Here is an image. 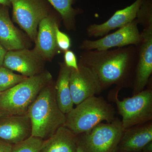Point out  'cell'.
I'll return each instance as SVG.
<instances>
[{"mask_svg":"<svg viewBox=\"0 0 152 152\" xmlns=\"http://www.w3.org/2000/svg\"><path fill=\"white\" fill-rule=\"evenodd\" d=\"M0 44L7 51L25 48L23 38L10 18L9 7L0 5Z\"/></svg>","mask_w":152,"mask_h":152,"instance_id":"obj_16","label":"cell"},{"mask_svg":"<svg viewBox=\"0 0 152 152\" xmlns=\"http://www.w3.org/2000/svg\"><path fill=\"white\" fill-rule=\"evenodd\" d=\"M58 75L55 83L56 99L59 107L64 114L68 113L74 108L70 89V77L72 69L64 62H60Z\"/></svg>","mask_w":152,"mask_h":152,"instance_id":"obj_18","label":"cell"},{"mask_svg":"<svg viewBox=\"0 0 152 152\" xmlns=\"http://www.w3.org/2000/svg\"><path fill=\"white\" fill-rule=\"evenodd\" d=\"M143 0H136L131 5L116 11L109 20L102 24H93L86 28L90 38L102 37L112 30L125 26L136 18L137 13Z\"/></svg>","mask_w":152,"mask_h":152,"instance_id":"obj_14","label":"cell"},{"mask_svg":"<svg viewBox=\"0 0 152 152\" xmlns=\"http://www.w3.org/2000/svg\"><path fill=\"white\" fill-rule=\"evenodd\" d=\"M136 19L144 29L152 27V0L143 1Z\"/></svg>","mask_w":152,"mask_h":152,"instance_id":"obj_21","label":"cell"},{"mask_svg":"<svg viewBox=\"0 0 152 152\" xmlns=\"http://www.w3.org/2000/svg\"><path fill=\"white\" fill-rule=\"evenodd\" d=\"M32 136V126L28 114L0 117V140L15 145Z\"/></svg>","mask_w":152,"mask_h":152,"instance_id":"obj_13","label":"cell"},{"mask_svg":"<svg viewBox=\"0 0 152 152\" xmlns=\"http://www.w3.org/2000/svg\"><path fill=\"white\" fill-rule=\"evenodd\" d=\"M59 26V24L57 25L55 28L56 40L60 50L65 52L70 48L71 39L67 35L60 31Z\"/></svg>","mask_w":152,"mask_h":152,"instance_id":"obj_23","label":"cell"},{"mask_svg":"<svg viewBox=\"0 0 152 152\" xmlns=\"http://www.w3.org/2000/svg\"><path fill=\"white\" fill-rule=\"evenodd\" d=\"M115 109L102 96L88 98L66 115L64 126L76 135L91 129L105 121L111 123L115 118Z\"/></svg>","mask_w":152,"mask_h":152,"instance_id":"obj_3","label":"cell"},{"mask_svg":"<svg viewBox=\"0 0 152 152\" xmlns=\"http://www.w3.org/2000/svg\"><path fill=\"white\" fill-rule=\"evenodd\" d=\"M27 114L31 124L32 136L44 140L64 126L66 115L57 104L53 81L42 89L29 107Z\"/></svg>","mask_w":152,"mask_h":152,"instance_id":"obj_2","label":"cell"},{"mask_svg":"<svg viewBox=\"0 0 152 152\" xmlns=\"http://www.w3.org/2000/svg\"><path fill=\"white\" fill-rule=\"evenodd\" d=\"M7 115V114L4 113H2V112H0V117L2 116L5 115Z\"/></svg>","mask_w":152,"mask_h":152,"instance_id":"obj_30","label":"cell"},{"mask_svg":"<svg viewBox=\"0 0 152 152\" xmlns=\"http://www.w3.org/2000/svg\"><path fill=\"white\" fill-rule=\"evenodd\" d=\"M64 59V63L68 67L76 70L78 69V64L77 61V57L72 51L69 50L65 52Z\"/></svg>","mask_w":152,"mask_h":152,"instance_id":"obj_24","label":"cell"},{"mask_svg":"<svg viewBox=\"0 0 152 152\" xmlns=\"http://www.w3.org/2000/svg\"><path fill=\"white\" fill-rule=\"evenodd\" d=\"M78 64L77 70L72 69L69 81L72 99L76 105L103 91L99 80L92 71Z\"/></svg>","mask_w":152,"mask_h":152,"instance_id":"obj_10","label":"cell"},{"mask_svg":"<svg viewBox=\"0 0 152 152\" xmlns=\"http://www.w3.org/2000/svg\"><path fill=\"white\" fill-rule=\"evenodd\" d=\"M0 5L10 7L11 0H0Z\"/></svg>","mask_w":152,"mask_h":152,"instance_id":"obj_28","label":"cell"},{"mask_svg":"<svg viewBox=\"0 0 152 152\" xmlns=\"http://www.w3.org/2000/svg\"><path fill=\"white\" fill-rule=\"evenodd\" d=\"M44 140L31 136L29 138L13 145L11 152H39Z\"/></svg>","mask_w":152,"mask_h":152,"instance_id":"obj_22","label":"cell"},{"mask_svg":"<svg viewBox=\"0 0 152 152\" xmlns=\"http://www.w3.org/2000/svg\"><path fill=\"white\" fill-rule=\"evenodd\" d=\"M142 39L136 46L138 58L132 95L143 91L148 86L152 74V27L143 29Z\"/></svg>","mask_w":152,"mask_h":152,"instance_id":"obj_9","label":"cell"},{"mask_svg":"<svg viewBox=\"0 0 152 152\" xmlns=\"http://www.w3.org/2000/svg\"><path fill=\"white\" fill-rule=\"evenodd\" d=\"M136 19L112 34H107L95 40L85 39L79 46L83 51L104 50L113 48H120L129 45L137 46L141 41L142 36Z\"/></svg>","mask_w":152,"mask_h":152,"instance_id":"obj_8","label":"cell"},{"mask_svg":"<svg viewBox=\"0 0 152 152\" xmlns=\"http://www.w3.org/2000/svg\"><path fill=\"white\" fill-rule=\"evenodd\" d=\"M75 152H83V151H82V150L80 149V148L77 147V150H76Z\"/></svg>","mask_w":152,"mask_h":152,"instance_id":"obj_29","label":"cell"},{"mask_svg":"<svg viewBox=\"0 0 152 152\" xmlns=\"http://www.w3.org/2000/svg\"><path fill=\"white\" fill-rule=\"evenodd\" d=\"M59 14L66 28L76 30V17L83 12V10L75 8L73 5L77 0H47Z\"/></svg>","mask_w":152,"mask_h":152,"instance_id":"obj_19","label":"cell"},{"mask_svg":"<svg viewBox=\"0 0 152 152\" xmlns=\"http://www.w3.org/2000/svg\"><path fill=\"white\" fill-rule=\"evenodd\" d=\"M142 152H152V141L147 144L144 147Z\"/></svg>","mask_w":152,"mask_h":152,"instance_id":"obj_27","label":"cell"},{"mask_svg":"<svg viewBox=\"0 0 152 152\" xmlns=\"http://www.w3.org/2000/svg\"><path fill=\"white\" fill-rule=\"evenodd\" d=\"M53 81L48 71L28 77L0 94V112L7 115L27 114L31 105L45 86Z\"/></svg>","mask_w":152,"mask_h":152,"instance_id":"obj_4","label":"cell"},{"mask_svg":"<svg viewBox=\"0 0 152 152\" xmlns=\"http://www.w3.org/2000/svg\"><path fill=\"white\" fill-rule=\"evenodd\" d=\"M136 46L104 50L83 51L79 64L90 69L96 76L103 91L113 85L132 89L137 62Z\"/></svg>","mask_w":152,"mask_h":152,"instance_id":"obj_1","label":"cell"},{"mask_svg":"<svg viewBox=\"0 0 152 152\" xmlns=\"http://www.w3.org/2000/svg\"><path fill=\"white\" fill-rule=\"evenodd\" d=\"M27 77L14 73L12 71L2 66H0V93L12 88Z\"/></svg>","mask_w":152,"mask_h":152,"instance_id":"obj_20","label":"cell"},{"mask_svg":"<svg viewBox=\"0 0 152 152\" xmlns=\"http://www.w3.org/2000/svg\"><path fill=\"white\" fill-rule=\"evenodd\" d=\"M7 51L3 48L2 46L0 44V66H2L4 58Z\"/></svg>","mask_w":152,"mask_h":152,"instance_id":"obj_26","label":"cell"},{"mask_svg":"<svg viewBox=\"0 0 152 152\" xmlns=\"http://www.w3.org/2000/svg\"><path fill=\"white\" fill-rule=\"evenodd\" d=\"M124 131L118 117L110 123L98 124L77 135V146L83 152H116Z\"/></svg>","mask_w":152,"mask_h":152,"instance_id":"obj_6","label":"cell"},{"mask_svg":"<svg viewBox=\"0 0 152 152\" xmlns=\"http://www.w3.org/2000/svg\"><path fill=\"white\" fill-rule=\"evenodd\" d=\"M49 4L47 0H11L14 22L32 41H35L40 22L52 11Z\"/></svg>","mask_w":152,"mask_h":152,"instance_id":"obj_7","label":"cell"},{"mask_svg":"<svg viewBox=\"0 0 152 152\" xmlns=\"http://www.w3.org/2000/svg\"><path fill=\"white\" fill-rule=\"evenodd\" d=\"M59 14L53 11L43 19L39 25V30L33 49L45 61H51L60 51L56 40L55 28L59 24Z\"/></svg>","mask_w":152,"mask_h":152,"instance_id":"obj_11","label":"cell"},{"mask_svg":"<svg viewBox=\"0 0 152 152\" xmlns=\"http://www.w3.org/2000/svg\"><path fill=\"white\" fill-rule=\"evenodd\" d=\"M13 145L0 140V152H11Z\"/></svg>","mask_w":152,"mask_h":152,"instance_id":"obj_25","label":"cell"},{"mask_svg":"<svg viewBox=\"0 0 152 152\" xmlns=\"http://www.w3.org/2000/svg\"><path fill=\"white\" fill-rule=\"evenodd\" d=\"M146 88L131 97L121 100L118 94L121 89L115 87L109 94V100L116 105L118 113L122 117L124 129L133 126L152 121V81L150 80Z\"/></svg>","mask_w":152,"mask_h":152,"instance_id":"obj_5","label":"cell"},{"mask_svg":"<svg viewBox=\"0 0 152 152\" xmlns=\"http://www.w3.org/2000/svg\"><path fill=\"white\" fill-rule=\"evenodd\" d=\"M152 141V121L124 129L117 152H142Z\"/></svg>","mask_w":152,"mask_h":152,"instance_id":"obj_15","label":"cell"},{"mask_svg":"<svg viewBox=\"0 0 152 152\" xmlns=\"http://www.w3.org/2000/svg\"><path fill=\"white\" fill-rule=\"evenodd\" d=\"M45 61L34 50L24 48L7 51L2 66L28 77L43 72Z\"/></svg>","mask_w":152,"mask_h":152,"instance_id":"obj_12","label":"cell"},{"mask_svg":"<svg viewBox=\"0 0 152 152\" xmlns=\"http://www.w3.org/2000/svg\"><path fill=\"white\" fill-rule=\"evenodd\" d=\"M0 94H1V93H0Z\"/></svg>","mask_w":152,"mask_h":152,"instance_id":"obj_32","label":"cell"},{"mask_svg":"<svg viewBox=\"0 0 152 152\" xmlns=\"http://www.w3.org/2000/svg\"><path fill=\"white\" fill-rule=\"evenodd\" d=\"M77 147V135L63 126L44 140L39 152H75Z\"/></svg>","mask_w":152,"mask_h":152,"instance_id":"obj_17","label":"cell"},{"mask_svg":"<svg viewBox=\"0 0 152 152\" xmlns=\"http://www.w3.org/2000/svg\"><path fill=\"white\" fill-rule=\"evenodd\" d=\"M116 152H127V151H118Z\"/></svg>","mask_w":152,"mask_h":152,"instance_id":"obj_31","label":"cell"}]
</instances>
